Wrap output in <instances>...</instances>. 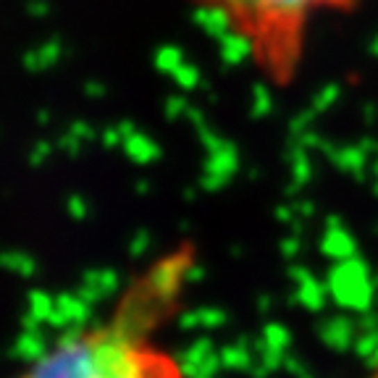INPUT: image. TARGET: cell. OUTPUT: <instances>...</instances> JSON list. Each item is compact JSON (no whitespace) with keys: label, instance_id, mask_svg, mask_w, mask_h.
<instances>
[{"label":"cell","instance_id":"2","mask_svg":"<svg viewBox=\"0 0 378 378\" xmlns=\"http://www.w3.org/2000/svg\"><path fill=\"white\" fill-rule=\"evenodd\" d=\"M271 87L286 90L305 66L315 24L357 11L365 0H189Z\"/></svg>","mask_w":378,"mask_h":378},{"label":"cell","instance_id":"1","mask_svg":"<svg viewBox=\"0 0 378 378\" xmlns=\"http://www.w3.org/2000/svg\"><path fill=\"white\" fill-rule=\"evenodd\" d=\"M195 260L192 242L155 258L131 276L106 320L66 331L13 378H187L155 334L176 315Z\"/></svg>","mask_w":378,"mask_h":378}]
</instances>
